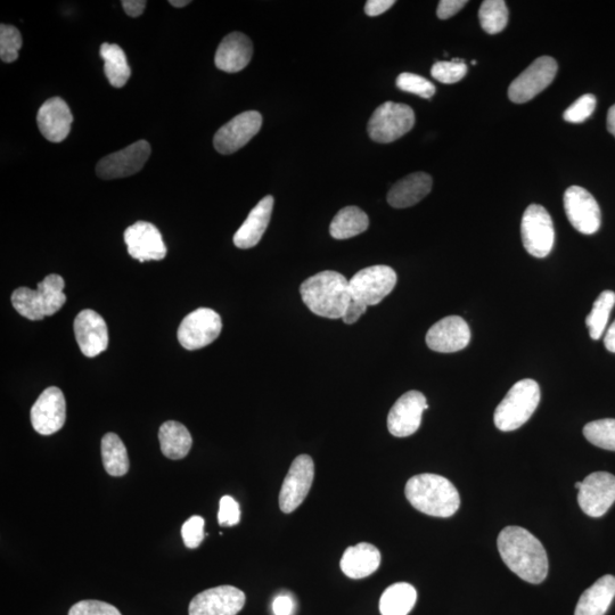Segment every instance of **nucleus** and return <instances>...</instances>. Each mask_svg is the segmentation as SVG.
<instances>
[{
	"label": "nucleus",
	"mask_w": 615,
	"mask_h": 615,
	"mask_svg": "<svg viewBox=\"0 0 615 615\" xmlns=\"http://www.w3.org/2000/svg\"><path fill=\"white\" fill-rule=\"evenodd\" d=\"M500 557L516 576L530 584H541L548 574V557L543 544L526 529L506 527L497 540Z\"/></svg>",
	"instance_id": "obj_1"
},
{
	"label": "nucleus",
	"mask_w": 615,
	"mask_h": 615,
	"mask_svg": "<svg viewBox=\"0 0 615 615\" xmlns=\"http://www.w3.org/2000/svg\"><path fill=\"white\" fill-rule=\"evenodd\" d=\"M300 294L311 313L328 319L343 318L351 299L349 280L334 270L309 277Z\"/></svg>",
	"instance_id": "obj_2"
},
{
	"label": "nucleus",
	"mask_w": 615,
	"mask_h": 615,
	"mask_svg": "<svg viewBox=\"0 0 615 615\" xmlns=\"http://www.w3.org/2000/svg\"><path fill=\"white\" fill-rule=\"evenodd\" d=\"M405 494L417 511L436 518H450L461 506V497L453 483L437 474L415 475L408 480Z\"/></svg>",
	"instance_id": "obj_3"
},
{
	"label": "nucleus",
	"mask_w": 615,
	"mask_h": 615,
	"mask_svg": "<svg viewBox=\"0 0 615 615\" xmlns=\"http://www.w3.org/2000/svg\"><path fill=\"white\" fill-rule=\"evenodd\" d=\"M64 286L60 275H48L43 282L38 283L37 290H31L29 287L15 290L12 294L13 307L30 321H41L56 314L67 302Z\"/></svg>",
	"instance_id": "obj_4"
},
{
	"label": "nucleus",
	"mask_w": 615,
	"mask_h": 615,
	"mask_svg": "<svg viewBox=\"0 0 615 615\" xmlns=\"http://www.w3.org/2000/svg\"><path fill=\"white\" fill-rule=\"evenodd\" d=\"M540 403V388L535 380L526 379L515 383L502 403L495 410L496 428L511 432L526 424Z\"/></svg>",
	"instance_id": "obj_5"
},
{
	"label": "nucleus",
	"mask_w": 615,
	"mask_h": 615,
	"mask_svg": "<svg viewBox=\"0 0 615 615\" xmlns=\"http://www.w3.org/2000/svg\"><path fill=\"white\" fill-rule=\"evenodd\" d=\"M415 125V113L406 104L387 102L368 122V135L376 143L388 144L405 136Z\"/></svg>",
	"instance_id": "obj_6"
},
{
	"label": "nucleus",
	"mask_w": 615,
	"mask_h": 615,
	"mask_svg": "<svg viewBox=\"0 0 615 615\" xmlns=\"http://www.w3.org/2000/svg\"><path fill=\"white\" fill-rule=\"evenodd\" d=\"M398 277L391 267L372 266L362 270L349 280L350 300L362 305H379L395 289Z\"/></svg>",
	"instance_id": "obj_7"
},
{
	"label": "nucleus",
	"mask_w": 615,
	"mask_h": 615,
	"mask_svg": "<svg viewBox=\"0 0 615 615\" xmlns=\"http://www.w3.org/2000/svg\"><path fill=\"white\" fill-rule=\"evenodd\" d=\"M524 249L532 257L543 259L552 252L555 228L551 215L539 204H531L524 212L521 223Z\"/></svg>",
	"instance_id": "obj_8"
},
{
	"label": "nucleus",
	"mask_w": 615,
	"mask_h": 615,
	"mask_svg": "<svg viewBox=\"0 0 615 615\" xmlns=\"http://www.w3.org/2000/svg\"><path fill=\"white\" fill-rule=\"evenodd\" d=\"M223 330V322L215 310L200 308L188 314L178 328V341L186 350L209 346Z\"/></svg>",
	"instance_id": "obj_9"
},
{
	"label": "nucleus",
	"mask_w": 615,
	"mask_h": 615,
	"mask_svg": "<svg viewBox=\"0 0 615 615\" xmlns=\"http://www.w3.org/2000/svg\"><path fill=\"white\" fill-rule=\"evenodd\" d=\"M556 73L557 63L553 57H539L512 82L508 97L516 104L527 103L552 84Z\"/></svg>",
	"instance_id": "obj_10"
},
{
	"label": "nucleus",
	"mask_w": 615,
	"mask_h": 615,
	"mask_svg": "<svg viewBox=\"0 0 615 615\" xmlns=\"http://www.w3.org/2000/svg\"><path fill=\"white\" fill-rule=\"evenodd\" d=\"M315 478V464L308 455L294 459L287 472L280 492V507L283 513L290 514L303 503L309 494Z\"/></svg>",
	"instance_id": "obj_11"
},
{
	"label": "nucleus",
	"mask_w": 615,
	"mask_h": 615,
	"mask_svg": "<svg viewBox=\"0 0 615 615\" xmlns=\"http://www.w3.org/2000/svg\"><path fill=\"white\" fill-rule=\"evenodd\" d=\"M564 209L570 224L579 233L593 235L601 228L600 205L585 188L580 186L569 187L564 194Z\"/></svg>",
	"instance_id": "obj_12"
},
{
	"label": "nucleus",
	"mask_w": 615,
	"mask_h": 615,
	"mask_svg": "<svg viewBox=\"0 0 615 615\" xmlns=\"http://www.w3.org/2000/svg\"><path fill=\"white\" fill-rule=\"evenodd\" d=\"M578 503L590 518H601L615 502V477L608 472H595L582 481Z\"/></svg>",
	"instance_id": "obj_13"
},
{
	"label": "nucleus",
	"mask_w": 615,
	"mask_h": 615,
	"mask_svg": "<svg viewBox=\"0 0 615 615\" xmlns=\"http://www.w3.org/2000/svg\"><path fill=\"white\" fill-rule=\"evenodd\" d=\"M150 155L151 145L138 141L103 158L96 166V174L105 180L133 176L143 169Z\"/></svg>",
	"instance_id": "obj_14"
},
{
	"label": "nucleus",
	"mask_w": 615,
	"mask_h": 615,
	"mask_svg": "<svg viewBox=\"0 0 615 615\" xmlns=\"http://www.w3.org/2000/svg\"><path fill=\"white\" fill-rule=\"evenodd\" d=\"M261 127L262 117L259 112H243L217 131L213 145L220 154H233L248 144Z\"/></svg>",
	"instance_id": "obj_15"
},
{
	"label": "nucleus",
	"mask_w": 615,
	"mask_h": 615,
	"mask_svg": "<svg viewBox=\"0 0 615 615\" xmlns=\"http://www.w3.org/2000/svg\"><path fill=\"white\" fill-rule=\"evenodd\" d=\"M426 398L420 391H409L401 396L388 415V429L393 437L406 438L420 429Z\"/></svg>",
	"instance_id": "obj_16"
},
{
	"label": "nucleus",
	"mask_w": 615,
	"mask_h": 615,
	"mask_svg": "<svg viewBox=\"0 0 615 615\" xmlns=\"http://www.w3.org/2000/svg\"><path fill=\"white\" fill-rule=\"evenodd\" d=\"M67 420V403L63 392L56 387L47 388L31 408V424L41 436L59 432Z\"/></svg>",
	"instance_id": "obj_17"
},
{
	"label": "nucleus",
	"mask_w": 615,
	"mask_h": 615,
	"mask_svg": "<svg viewBox=\"0 0 615 615\" xmlns=\"http://www.w3.org/2000/svg\"><path fill=\"white\" fill-rule=\"evenodd\" d=\"M245 594L233 586L204 590L190 604V615H236L245 605Z\"/></svg>",
	"instance_id": "obj_18"
},
{
	"label": "nucleus",
	"mask_w": 615,
	"mask_h": 615,
	"mask_svg": "<svg viewBox=\"0 0 615 615\" xmlns=\"http://www.w3.org/2000/svg\"><path fill=\"white\" fill-rule=\"evenodd\" d=\"M471 330L459 316H448L434 324L426 334L428 347L440 354H453L469 346Z\"/></svg>",
	"instance_id": "obj_19"
},
{
	"label": "nucleus",
	"mask_w": 615,
	"mask_h": 615,
	"mask_svg": "<svg viewBox=\"0 0 615 615\" xmlns=\"http://www.w3.org/2000/svg\"><path fill=\"white\" fill-rule=\"evenodd\" d=\"M125 242L130 256L138 261H159L167 256V246L159 229L146 221H137L128 227Z\"/></svg>",
	"instance_id": "obj_20"
},
{
	"label": "nucleus",
	"mask_w": 615,
	"mask_h": 615,
	"mask_svg": "<svg viewBox=\"0 0 615 615\" xmlns=\"http://www.w3.org/2000/svg\"><path fill=\"white\" fill-rule=\"evenodd\" d=\"M73 328H75L78 346L86 357L94 358L108 349V326L104 318L96 311L92 309L80 311Z\"/></svg>",
	"instance_id": "obj_21"
},
{
	"label": "nucleus",
	"mask_w": 615,
	"mask_h": 615,
	"mask_svg": "<svg viewBox=\"0 0 615 615\" xmlns=\"http://www.w3.org/2000/svg\"><path fill=\"white\" fill-rule=\"evenodd\" d=\"M40 133L52 143H61L71 131L73 116L69 105L60 97L49 98L38 111Z\"/></svg>",
	"instance_id": "obj_22"
},
{
	"label": "nucleus",
	"mask_w": 615,
	"mask_h": 615,
	"mask_svg": "<svg viewBox=\"0 0 615 615\" xmlns=\"http://www.w3.org/2000/svg\"><path fill=\"white\" fill-rule=\"evenodd\" d=\"M253 55L252 41L241 32H232L221 41L215 56L216 67L227 73L248 67Z\"/></svg>",
	"instance_id": "obj_23"
},
{
	"label": "nucleus",
	"mask_w": 615,
	"mask_h": 615,
	"mask_svg": "<svg viewBox=\"0 0 615 615\" xmlns=\"http://www.w3.org/2000/svg\"><path fill=\"white\" fill-rule=\"evenodd\" d=\"M274 198L272 195L262 199L249 213L239 231L234 235V244L237 248L246 250L256 246L264 236L272 219Z\"/></svg>",
	"instance_id": "obj_24"
},
{
	"label": "nucleus",
	"mask_w": 615,
	"mask_h": 615,
	"mask_svg": "<svg viewBox=\"0 0 615 615\" xmlns=\"http://www.w3.org/2000/svg\"><path fill=\"white\" fill-rule=\"evenodd\" d=\"M432 177L425 172H415L392 186L388 202L392 208L406 209L421 202L432 190Z\"/></svg>",
	"instance_id": "obj_25"
},
{
	"label": "nucleus",
	"mask_w": 615,
	"mask_h": 615,
	"mask_svg": "<svg viewBox=\"0 0 615 615\" xmlns=\"http://www.w3.org/2000/svg\"><path fill=\"white\" fill-rule=\"evenodd\" d=\"M381 553L372 544L362 543L347 548L344 552L340 567L344 574L351 579H364L380 568Z\"/></svg>",
	"instance_id": "obj_26"
},
{
	"label": "nucleus",
	"mask_w": 615,
	"mask_h": 615,
	"mask_svg": "<svg viewBox=\"0 0 615 615\" xmlns=\"http://www.w3.org/2000/svg\"><path fill=\"white\" fill-rule=\"evenodd\" d=\"M615 597V577L604 576L579 598L574 615H604Z\"/></svg>",
	"instance_id": "obj_27"
},
{
	"label": "nucleus",
	"mask_w": 615,
	"mask_h": 615,
	"mask_svg": "<svg viewBox=\"0 0 615 615\" xmlns=\"http://www.w3.org/2000/svg\"><path fill=\"white\" fill-rule=\"evenodd\" d=\"M159 440L163 455L174 461L185 458L193 445L190 431L185 425L176 421H168L161 425Z\"/></svg>",
	"instance_id": "obj_28"
},
{
	"label": "nucleus",
	"mask_w": 615,
	"mask_h": 615,
	"mask_svg": "<svg viewBox=\"0 0 615 615\" xmlns=\"http://www.w3.org/2000/svg\"><path fill=\"white\" fill-rule=\"evenodd\" d=\"M416 601V589L407 582H397L385 589L380 600V612L382 615H408Z\"/></svg>",
	"instance_id": "obj_29"
},
{
	"label": "nucleus",
	"mask_w": 615,
	"mask_h": 615,
	"mask_svg": "<svg viewBox=\"0 0 615 615\" xmlns=\"http://www.w3.org/2000/svg\"><path fill=\"white\" fill-rule=\"evenodd\" d=\"M369 219L358 207H346L338 212L330 226V233L335 240H348L367 231Z\"/></svg>",
	"instance_id": "obj_30"
},
{
	"label": "nucleus",
	"mask_w": 615,
	"mask_h": 615,
	"mask_svg": "<svg viewBox=\"0 0 615 615\" xmlns=\"http://www.w3.org/2000/svg\"><path fill=\"white\" fill-rule=\"evenodd\" d=\"M100 55L104 61V72L111 86L122 88L131 76L127 56L116 44L105 43L101 46Z\"/></svg>",
	"instance_id": "obj_31"
},
{
	"label": "nucleus",
	"mask_w": 615,
	"mask_h": 615,
	"mask_svg": "<svg viewBox=\"0 0 615 615\" xmlns=\"http://www.w3.org/2000/svg\"><path fill=\"white\" fill-rule=\"evenodd\" d=\"M102 459L106 472L112 477H123L129 471L127 448L116 433H108L102 439Z\"/></svg>",
	"instance_id": "obj_32"
},
{
	"label": "nucleus",
	"mask_w": 615,
	"mask_h": 615,
	"mask_svg": "<svg viewBox=\"0 0 615 615\" xmlns=\"http://www.w3.org/2000/svg\"><path fill=\"white\" fill-rule=\"evenodd\" d=\"M614 305L615 293L612 291H604L595 301L592 313L586 318L589 335L593 340L602 338Z\"/></svg>",
	"instance_id": "obj_33"
},
{
	"label": "nucleus",
	"mask_w": 615,
	"mask_h": 615,
	"mask_svg": "<svg viewBox=\"0 0 615 615\" xmlns=\"http://www.w3.org/2000/svg\"><path fill=\"white\" fill-rule=\"evenodd\" d=\"M479 19L481 27L489 35H496L502 32L508 23V8L504 0H486L483 2Z\"/></svg>",
	"instance_id": "obj_34"
},
{
	"label": "nucleus",
	"mask_w": 615,
	"mask_h": 615,
	"mask_svg": "<svg viewBox=\"0 0 615 615\" xmlns=\"http://www.w3.org/2000/svg\"><path fill=\"white\" fill-rule=\"evenodd\" d=\"M584 436L594 446L615 451V420H605L588 423L584 428Z\"/></svg>",
	"instance_id": "obj_35"
},
{
	"label": "nucleus",
	"mask_w": 615,
	"mask_h": 615,
	"mask_svg": "<svg viewBox=\"0 0 615 615\" xmlns=\"http://www.w3.org/2000/svg\"><path fill=\"white\" fill-rule=\"evenodd\" d=\"M23 45L21 32L13 26L2 24L0 26V57L5 63H13L19 59V52Z\"/></svg>",
	"instance_id": "obj_36"
},
{
	"label": "nucleus",
	"mask_w": 615,
	"mask_h": 615,
	"mask_svg": "<svg viewBox=\"0 0 615 615\" xmlns=\"http://www.w3.org/2000/svg\"><path fill=\"white\" fill-rule=\"evenodd\" d=\"M467 73V67L463 60L454 59L449 62L441 61L433 65L431 75L442 84H456L461 81Z\"/></svg>",
	"instance_id": "obj_37"
},
{
	"label": "nucleus",
	"mask_w": 615,
	"mask_h": 615,
	"mask_svg": "<svg viewBox=\"0 0 615 615\" xmlns=\"http://www.w3.org/2000/svg\"><path fill=\"white\" fill-rule=\"evenodd\" d=\"M397 87L422 98H431L436 94V86L430 80L409 72L401 73L397 78Z\"/></svg>",
	"instance_id": "obj_38"
},
{
	"label": "nucleus",
	"mask_w": 615,
	"mask_h": 615,
	"mask_svg": "<svg viewBox=\"0 0 615 615\" xmlns=\"http://www.w3.org/2000/svg\"><path fill=\"white\" fill-rule=\"evenodd\" d=\"M596 103V97L592 94L581 96L564 112L563 118L570 123L584 122L594 113Z\"/></svg>",
	"instance_id": "obj_39"
},
{
	"label": "nucleus",
	"mask_w": 615,
	"mask_h": 615,
	"mask_svg": "<svg viewBox=\"0 0 615 615\" xmlns=\"http://www.w3.org/2000/svg\"><path fill=\"white\" fill-rule=\"evenodd\" d=\"M204 526L205 522L201 516H192L184 523L182 536L188 548L194 549L201 545L205 537Z\"/></svg>",
	"instance_id": "obj_40"
},
{
	"label": "nucleus",
	"mask_w": 615,
	"mask_h": 615,
	"mask_svg": "<svg viewBox=\"0 0 615 615\" xmlns=\"http://www.w3.org/2000/svg\"><path fill=\"white\" fill-rule=\"evenodd\" d=\"M241 521V508L231 496L220 499L218 522L223 527H234Z\"/></svg>",
	"instance_id": "obj_41"
},
{
	"label": "nucleus",
	"mask_w": 615,
	"mask_h": 615,
	"mask_svg": "<svg viewBox=\"0 0 615 615\" xmlns=\"http://www.w3.org/2000/svg\"><path fill=\"white\" fill-rule=\"evenodd\" d=\"M69 615H122L113 605L101 601H81L73 605Z\"/></svg>",
	"instance_id": "obj_42"
},
{
	"label": "nucleus",
	"mask_w": 615,
	"mask_h": 615,
	"mask_svg": "<svg viewBox=\"0 0 615 615\" xmlns=\"http://www.w3.org/2000/svg\"><path fill=\"white\" fill-rule=\"evenodd\" d=\"M466 0H441L438 6L437 15L441 20L453 18L459 11H462Z\"/></svg>",
	"instance_id": "obj_43"
},
{
	"label": "nucleus",
	"mask_w": 615,
	"mask_h": 615,
	"mask_svg": "<svg viewBox=\"0 0 615 615\" xmlns=\"http://www.w3.org/2000/svg\"><path fill=\"white\" fill-rule=\"evenodd\" d=\"M367 307L354 300H350L346 314L343 316V322L347 325L355 324L359 318L366 313Z\"/></svg>",
	"instance_id": "obj_44"
},
{
	"label": "nucleus",
	"mask_w": 615,
	"mask_h": 615,
	"mask_svg": "<svg viewBox=\"0 0 615 615\" xmlns=\"http://www.w3.org/2000/svg\"><path fill=\"white\" fill-rule=\"evenodd\" d=\"M395 0H368L365 5V13L368 16H379L395 5Z\"/></svg>",
	"instance_id": "obj_45"
},
{
	"label": "nucleus",
	"mask_w": 615,
	"mask_h": 615,
	"mask_svg": "<svg viewBox=\"0 0 615 615\" xmlns=\"http://www.w3.org/2000/svg\"><path fill=\"white\" fill-rule=\"evenodd\" d=\"M294 604L289 596H278L273 603V611L275 615H291Z\"/></svg>",
	"instance_id": "obj_46"
},
{
	"label": "nucleus",
	"mask_w": 615,
	"mask_h": 615,
	"mask_svg": "<svg viewBox=\"0 0 615 615\" xmlns=\"http://www.w3.org/2000/svg\"><path fill=\"white\" fill-rule=\"evenodd\" d=\"M145 0H125L122 2L123 10L127 13V15L131 16V18H138L141 16L146 7Z\"/></svg>",
	"instance_id": "obj_47"
},
{
	"label": "nucleus",
	"mask_w": 615,
	"mask_h": 615,
	"mask_svg": "<svg viewBox=\"0 0 615 615\" xmlns=\"http://www.w3.org/2000/svg\"><path fill=\"white\" fill-rule=\"evenodd\" d=\"M604 344L606 349L615 354V321L610 326L608 332H606Z\"/></svg>",
	"instance_id": "obj_48"
},
{
	"label": "nucleus",
	"mask_w": 615,
	"mask_h": 615,
	"mask_svg": "<svg viewBox=\"0 0 615 615\" xmlns=\"http://www.w3.org/2000/svg\"><path fill=\"white\" fill-rule=\"evenodd\" d=\"M608 129L610 133L615 137V104L612 106L608 113Z\"/></svg>",
	"instance_id": "obj_49"
},
{
	"label": "nucleus",
	"mask_w": 615,
	"mask_h": 615,
	"mask_svg": "<svg viewBox=\"0 0 615 615\" xmlns=\"http://www.w3.org/2000/svg\"><path fill=\"white\" fill-rule=\"evenodd\" d=\"M169 4L176 8H182L187 6L188 4H191V2L190 0H170Z\"/></svg>",
	"instance_id": "obj_50"
},
{
	"label": "nucleus",
	"mask_w": 615,
	"mask_h": 615,
	"mask_svg": "<svg viewBox=\"0 0 615 615\" xmlns=\"http://www.w3.org/2000/svg\"><path fill=\"white\" fill-rule=\"evenodd\" d=\"M582 485V482H577L576 485H574V487H576V489H580Z\"/></svg>",
	"instance_id": "obj_51"
}]
</instances>
